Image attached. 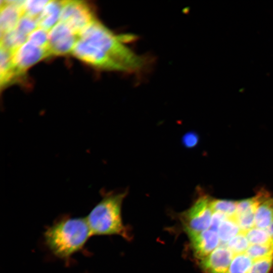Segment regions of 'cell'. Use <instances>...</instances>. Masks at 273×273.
I'll return each mask as SVG.
<instances>
[{"instance_id":"cell-1","label":"cell","mask_w":273,"mask_h":273,"mask_svg":"<svg viewBox=\"0 0 273 273\" xmlns=\"http://www.w3.org/2000/svg\"><path fill=\"white\" fill-rule=\"evenodd\" d=\"M92 236L85 217H65L49 226L44 239L53 255L67 259L82 249Z\"/></svg>"},{"instance_id":"cell-2","label":"cell","mask_w":273,"mask_h":273,"mask_svg":"<svg viewBox=\"0 0 273 273\" xmlns=\"http://www.w3.org/2000/svg\"><path fill=\"white\" fill-rule=\"evenodd\" d=\"M127 191L109 193L93 208L85 217L92 236L119 235L129 239L121 216L123 201Z\"/></svg>"},{"instance_id":"cell-3","label":"cell","mask_w":273,"mask_h":273,"mask_svg":"<svg viewBox=\"0 0 273 273\" xmlns=\"http://www.w3.org/2000/svg\"><path fill=\"white\" fill-rule=\"evenodd\" d=\"M212 198L201 194L192 205L180 215V218L188 237L207 230L211 223Z\"/></svg>"},{"instance_id":"cell-4","label":"cell","mask_w":273,"mask_h":273,"mask_svg":"<svg viewBox=\"0 0 273 273\" xmlns=\"http://www.w3.org/2000/svg\"><path fill=\"white\" fill-rule=\"evenodd\" d=\"M96 19L93 8L82 1H65L59 22L67 25L75 34L79 33Z\"/></svg>"},{"instance_id":"cell-5","label":"cell","mask_w":273,"mask_h":273,"mask_svg":"<svg viewBox=\"0 0 273 273\" xmlns=\"http://www.w3.org/2000/svg\"><path fill=\"white\" fill-rule=\"evenodd\" d=\"M79 39L67 25L59 22L48 32V50L51 56H60L72 53Z\"/></svg>"},{"instance_id":"cell-6","label":"cell","mask_w":273,"mask_h":273,"mask_svg":"<svg viewBox=\"0 0 273 273\" xmlns=\"http://www.w3.org/2000/svg\"><path fill=\"white\" fill-rule=\"evenodd\" d=\"M48 57H50L48 49L38 47L27 41L12 55L16 79L23 76L29 68Z\"/></svg>"},{"instance_id":"cell-7","label":"cell","mask_w":273,"mask_h":273,"mask_svg":"<svg viewBox=\"0 0 273 273\" xmlns=\"http://www.w3.org/2000/svg\"><path fill=\"white\" fill-rule=\"evenodd\" d=\"M189 238L195 256L200 260L210 254L219 245L217 233L210 229Z\"/></svg>"},{"instance_id":"cell-8","label":"cell","mask_w":273,"mask_h":273,"mask_svg":"<svg viewBox=\"0 0 273 273\" xmlns=\"http://www.w3.org/2000/svg\"><path fill=\"white\" fill-rule=\"evenodd\" d=\"M24 1H1V36L14 29L23 16L22 6Z\"/></svg>"},{"instance_id":"cell-9","label":"cell","mask_w":273,"mask_h":273,"mask_svg":"<svg viewBox=\"0 0 273 273\" xmlns=\"http://www.w3.org/2000/svg\"><path fill=\"white\" fill-rule=\"evenodd\" d=\"M65 1H50L37 19L38 27L49 31L60 21Z\"/></svg>"},{"instance_id":"cell-10","label":"cell","mask_w":273,"mask_h":273,"mask_svg":"<svg viewBox=\"0 0 273 273\" xmlns=\"http://www.w3.org/2000/svg\"><path fill=\"white\" fill-rule=\"evenodd\" d=\"M256 226L265 229L273 222V197L266 192L255 214Z\"/></svg>"},{"instance_id":"cell-11","label":"cell","mask_w":273,"mask_h":273,"mask_svg":"<svg viewBox=\"0 0 273 273\" xmlns=\"http://www.w3.org/2000/svg\"><path fill=\"white\" fill-rule=\"evenodd\" d=\"M12 54L0 48V85L1 88L16 80L12 63Z\"/></svg>"},{"instance_id":"cell-12","label":"cell","mask_w":273,"mask_h":273,"mask_svg":"<svg viewBox=\"0 0 273 273\" xmlns=\"http://www.w3.org/2000/svg\"><path fill=\"white\" fill-rule=\"evenodd\" d=\"M28 36L16 28L1 36V47L12 55L27 41Z\"/></svg>"},{"instance_id":"cell-13","label":"cell","mask_w":273,"mask_h":273,"mask_svg":"<svg viewBox=\"0 0 273 273\" xmlns=\"http://www.w3.org/2000/svg\"><path fill=\"white\" fill-rule=\"evenodd\" d=\"M255 262L246 255L236 256L233 260L226 273H248Z\"/></svg>"},{"instance_id":"cell-14","label":"cell","mask_w":273,"mask_h":273,"mask_svg":"<svg viewBox=\"0 0 273 273\" xmlns=\"http://www.w3.org/2000/svg\"><path fill=\"white\" fill-rule=\"evenodd\" d=\"M50 1H24L22 6L23 15L37 19Z\"/></svg>"},{"instance_id":"cell-15","label":"cell","mask_w":273,"mask_h":273,"mask_svg":"<svg viewBox=\"0 0 273 273\" xmlns=\"http://www.w3.org/2000/svg\"><path fill=\"white\" fill-rule=\"evenodd\" d=\"M27 41L38 47L48 49V32L38 27L28 35Z\"/></svg>"},{"instance_id":"cell-16","label":"cell","mask_w":273,"mask_h":273,"mask_svg":"<svg viewBox=\"0 0 273 273\" xmlns=\"http://www.w3.org/2000/svg\"><path fill=\"white\" fill-rule=\"evenodd\" d=\"M15 28L28 36L31 33L38 28L37 19L23 15Z\"/></svg>"},{"instance_id":"cell-17","label":"cell","mask_w":273,"mask_h":273,"mask_svg":"<svg viewBox=\"0 0 273 273\" xmlns=\"http://www.w3.org/2000/svg\"><path fill=\"white\" fill-rule=\"evenodd\" d=\"M273 265V256L257 260L248 273H269Z\"/></svg>"},{"instance_id":"cell-18","label":"cell","mask_w":273,"mask_h":273,"mask_svg":"<svg viewBox=\"0 0 273 273\" xmlns=\"http://www.w3.org/2000/svg\"><path fill=\"white\" fill-rule=\"evenodd\" d=\"M199 142L198 134L194 131L186 133L182 138V144L187 148H193Z\"/></svg>"}]
</instances>
